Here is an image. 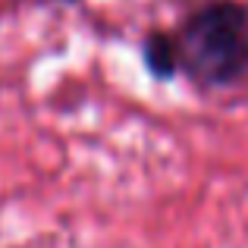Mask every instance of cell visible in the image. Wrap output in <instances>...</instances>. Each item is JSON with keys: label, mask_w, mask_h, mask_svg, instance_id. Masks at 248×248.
<instances>
[{"label": "cell", "mask_w": 248, "mask_h": 248, "mask_svg": "<svg viewBox=\"0 0 248 248\" xmlns=\"http://www.w3.org/2000/svg\"><path fill=\"white\" fill-rule=\"evenodd\" d=\"M179 66L201 85H230L248 69V13L239 3L198 10L179 31Z\"/></svg>", "instance_id": "1"}, {"label": "cell", "mask_w": 248, "mask_h": 248, "mask_svg": "<svg viewBox=\"0 0 248 248\" xmlns=\"http://www.w3.org/2000/svg\"><path fill=\"white\" fill-rule=\"evenodd\" d=\"M145 60H148V69H151L154 76H170L179 66V47H176L170 38L154 35V38H148V44H145Z\"/></svg>", "instance_id": "2"}]
</instances>
